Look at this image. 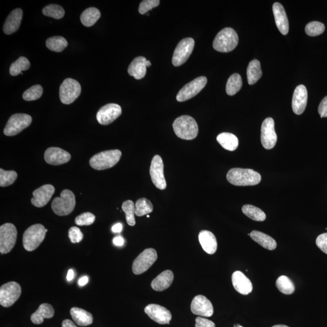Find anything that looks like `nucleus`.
Here are the masks:
<instances>
[{"instance_id":"41","label":"nucleus","mask_w":327,"mask_h":327,"mask_svg":"<svg viewBox=\"0 0 327 327\" xmlns=\"http://www.w3.org/2000/svg\"><path fill=\"white\" fill-rule=\"evenodd\" d=\"M43 14L47 17L55 19H61L64 17L65 11L62 6L57 5H49L43 9Z\"/></svg>"},{"instance_id":"55","label":"nucleus","mask_w":327,"mask_h":327,"mask_svg":"<svg viewBox=\"0 0 327 327\" xmlns=\"http://www.w3.org/2000/svg\"><path fill=\"white\" fill-rule=\"evenodd\" d=\"M74 278V272L72 270H69L68 273V275H67V280L68 281H71Z\"/></svg>"},{"instance_id":"54","label":"nucleus","mask_w":327,"mask_h":327,"mask_svg":"<svg viewBox=\"0 0 327 327\" xmlns=\"http://www.w3.org/2000/svg\"><path fill=\"white\" fill-rule=\"evenodd\" d=\"M88 278L87 276H85L79 279L78 284L80 286H84V285H86L88 283Z\"/></svg>"},{"instance_id":"14","label":"nucleus","mask_w":327,"mask_h":327,"mask_svg":"<svg viewBox=\"0 0 327 327\" xmlns=\"http://www.w3.org/2000/svg\"><path fill=\"white\" fill-rule=\"evenodd\" d=\"M150 174L152 182L157 188L160 190L166 189L167 183L164 174V163L160 155H155L152 159Z\"/></svg>"},{"instance_id":"19","label":"nucleus","mask_w":327,"mask_h":327,"mask_svg":"<svg viewBox=\"0 0 327 327\" xmlns=\"http://www.w3.org/2000/svg\"><path fill=\"white\" fill-rule=\"evenodd\" d=\"M191 311L196 315L202 317H211L214 312L211 302L203 295H198L193 298Z\"/></svg>"},{"instance_id":"35","label":"nucleus","mask_w":327,"mask_h":327,"mask_svg":"<svg viewBox=\"0 0 327 327\" xmlns=\"http://www.w3.org/2000/svg\"><path fill=\"white\" fill-rule=\"evenodd\" d=\"M46 46L53 52H61L68 45V41L64 37L55 36L49 38L46 40Z\"/></svg>"},{"instance_id":"48","label":"nucleus","mask_w":327,"mask_h":327,"mask_svg":"<svg viewBox=\"0 0 327 327\" xmlns=\"http://www.w3.org/2000/svg\"><path fill=\"white\" fill-rule=\"evenodd\" d=\"M316 244L319 249L327 254V233H322L317 236Z\"/></svg>"},{"instance_id":"1","label":"nucleus","mask_w":327,"mask_h":327,"mask_svg":"<svg viewBox=\"0 0 327 327\" xmlns=\"http://www.w3.org/2000/svg\"><path fill=\"white\" fill-rule=\"evenodd\" d=\"M227 179L234 186H255L261 182V176L252 169L234 168L228 171Z\"/></svg>"},{"instance_id":"3","label":"nucleus","mask_w":327,"mask_h":327,"mask_svg":"<svg viewBox=\"0 0 327 327\" xmlns=\"http://www.w3.org/2000/svg\"><path fill=\"white\" fill-rule=\"evenodd\" d=\"M239 38L232 28L226 27L216 36L213 43L214 48L220 52H229L236 48Z\"/></svg>"},{"instance_id":"11","label":"nucleus","mask_w":327,"mask_h":327,"mask_svg":"<svg viewBox=\"0 0 327 327\" xmlns=\"http://www.w3.org/2000/svg\"><path fill=\"white\" fill-rule=\"evenodd\" d=\"M21 294L20 284L14 281L8 282L0 288V304L4 307H10L17 301Z\"/></svg>"},{"instance_id":"10","label":"nucleus","mask_w":327,"mask_h":327,"mask_svg":"<svg viewBox=\"0 0 327 327\" xmlns=\"http://www.w3.org/2000/svg\"><path fill=\"white\" fill-rule=\"evenodd\" d=\"M157 259L156 250L151 248L144 250L133 262V274L136 275L143 274L151 267Z\"/></svg>"},{"instance_id":"20","label":"nucleus","mask_w":327,"mask_h":327,"mask_svg":"<svg viewBox=\"0 0 327 327\" xmlns=\"http://www.w3.org/2000/svg\"><path fill=\"white\" fill-rule=\"evenodd\" d=\"M71 159L69 152L59 147H49L44 153V160L47 164L59 166L68 163Z\"/></svg>"},{"instance_id":"56","label":"nucleus","mask_w":327,"mask_h":327,"mask_svg":"<svg viewBox=\"0 0 327 327\" xmlns=\"http://www.w3.org/2000/svg\"><path fill=\"white\" fill-rule=\"evenodd\" d=\"M272 327H289V326L285 325H276L273 326Z\"/></svg>"},{"instance_id":"38","label":"nucleus","mask_w":327,"mask_h":327,"mask_svg":"<svg viewBox=\"0 0 327 327\" xmlns=\"http://www.w3.org/2000/svg\"><path fill=\"white\" fill-rule=\"evenodd\" d=\"M154 211V206L148 199L142 198L137 200L135 204V215L142 217L151 214Z\"/></svg>"},{"instance_id":"7","label":"nucleus","mask_w":327,"mask_h":327,"mask_svg":"<svg viewBox=\"0 0 327 327\" xmlns=\"http://www.w3.org/2000/svg\"><path fill=\"white\" fill-rule=\"evenodd\" d=\"M17 238V228L14 224L6 223L0 227V253L7 254L14 248Z\"/></svg>"},{"instance_id":"42","label":"nucleus","mask_w":327,"mask_h":327,"mask_svg":"<svg viewBox=\"0 0 327 327\" xmlns=\"http://www.w3.org/2000/svg\"><path fill=\"white\" fill-rule=\"evenodd\" d=\"M17 177V173L14 170L7 171L0 169V186L5 187L12 185Z\"/></svg>"},{"instance_id":"37","label":"nucleus","mask_w":327,"mask_h":327,"mask_svg":"<svg viewBox=\"0 0 327 327\" xmlns=\"http://www.w3.org/2000/svg\"><path fill=\"white\" fill-rule=\"evenodd\" d=\"M243 86V81L241 75L238 74L231 75L228 78L226 85L227 95L233 96L241 90Z\"/></svg>"},{"instance_id":"57","label":"nucleus","mask_w":327,"mask_h":327,"mask_svg":"<svg viewBox=\"0 0 327 327\" xmlns=\"http://www.w3.org/2000/svg\"><path fill=\"white\" fill-rule=\"evenodd\" d=\"M147 218H149V217H150V216L147 215Z\"/></svg>"},{"instance_id":"4","label":"nucleus","mask_w":327,"mask_h":327,"mask_svg":"<svg viewBox=\"0 0 327 327\" xmlns=\"http://www.w3.org/2000/svg\"><path fill=\"white\" fill-rule=\"evenodd\" d=\"M122 156V152L117 149L101 152L91 158L90 166L97 170L110 169L118 163Z\"/></svg>"},{"instance_id":"36","label":"nucleus","mask_w":327,"mask_h":327,"mask_svg":"<svg viewBox=\"0 0 327 327\" xmlns=\"http://www.w3.org/2000/svg\"><path fill=\"white\" fill-rule=\"evenodd\" d=\"M243 214L252 220L263 221L265 220L266 215L262 210L252 205H244L242 208Z\"/></svg>"},{"instance_id":"44","label":"nucleus","mask_w":327,"mask_h":327,"mask_svg":"<svg viewBox=\"0 0 327 327\" xmlns=\"http://www.w3.org/2000/svg\"><path fill=\"white\" fill-rule=\"evenodd\" d=\"M325 26L319 21H312L306 27V33L308 36L316 37L322 34L325 31Z\"/></svg>"},{"instance_id":"32","label":"nucleus","mask_w":327,"mask_h":327,"mask_svg":"<svg viewBox=\"0 0 327 327\" xmlns=\"http://www.w3.org/2000/svg\"><path fill=\"white\" fill-rule=\"evenodd\" d=\"M262 75L261 63L257 60L250 62L247 68V80L250 85L255 84L261 78Z\"/></svg>"},{"instance_id":"21","label":"nucleus","mask_w":327,"mask_h":327,"mask_svg":"<svg viewBox=\"0 0 327 327\" xmlns=\"http://www.w3.org/2000/svg\"><path fill=\"white\" fill-rule=\"evenodd\" d=\"M308 100L307 88L304 85H299L295 88L293 99H292V109L296 115H301L306 109Z\"/></svg>"},{"instance_id":"28","label":"nucleus","mask_w":327,"mask_h":327,"mask_svg":"<svg viewBox=\"0 0 327 327\" xmlns=\"http://www.w3.org/2000/svg\"><path fill=\"white\" fill-rule=\"evenodd\" d=\"M54 313H55V311H54L51 305L46 303L42 304L40 305L36 312L32 314L31 321L34 324H41L43 322L44 319L52 318Z\"/></svg>"},{"instance_id":"23","label":"nucleus","mask_w":327,"mask_h":327,"mask_svg":"<svg viewBox=\"0 0 327 327\" xmlns=\"http://www.w3.org/2000/svg\"><path fill=\"white\" fill-rule=\"evenodd\" d=\"M233 287L241 294L247 295L253 290L252 282L240 271L234 272L231 276Z\"/></svg>"},{"instance_id":"17","label":"nucleus","mask_w":327,"mask_h":327,"mask_svg":"<svg viewBox=\"0 0 327 327\" xmlns=\"http://www.w3.org/2000/svg\"><path fill=\"white\" fill-rule=\"evenodd\" d=\"M144 312L151 319L161 325L169 324L172 317L169 310L158 304L148 305Z\"/></svg>"},{"instance_id":"24","label":"nucleus","mask_w":327,"mask_h":327,"mask_svg":"<svg viewBox=\"0 0 327 327\" xmlns=\"http://www.w3.org/2000/svg\"><path fill=\"white\" fill-rule=\"evenodd\" d=\"M273 12L276 26H277L279 32L282 34L287 35L289 31V24L286 12L280 3H275L273 5Z\"/></svg>"},{"instance_id":"52","label":"nucleus","mask_w":327,"mask_h":327,"mask_svg":"<svg viewBox=\"0 0 327 327\" xmlns=\"http://www.w3.org/2000/svg\"><path fill=\"white\" fill-rule=\"evenodd\" d=\"M122 230L123 225L121 223H117L114 225L112 228V231L115 233L122 232Z\"/></svg>"},{"instance_id":"50","label":"nucleus","mask_w":327,"mask_h":327,"mask_svg":"<svg viewBox=\"0 0 327 327\" xmlns=\"http://www.w3.org/2000/svg\"><path fill=\"white\" fill-rule=\"evenodd\" d=\"M318 112L321 118L327 117V96L323 98L319 104Z\"/></svg>"},{"instance_id":"16","label":"nucleus","mask_w":327,"mask_h":327,"mask_svg":"<svg viewBox=\"0 0 327 327\" xmlns=\"http://www.w3.org/2000/svg\"><path fill=\"white\" fill-rule=\"evenodd\" d=\"M261 132V139L263 147L267 150L274 148L278 139L275 130L274 119L267 118L263 121Z\"/></svg>"},{"instance_id":"5","label":"nucleus","mask_w":327,"mask_h":327,"mask_svg":"<svg viewBox=\"0 0 327 327\" xmlns=\"http://www.w3.org/2000/svg\"><path fill=\"white\" fill-rule=\"evenodd\" d=\"M47 230L42 224L31 225L24 231L23 236V244L27 252H33L39 247L45 238Z\"/></svg>"},{"instance_id":"45","label":"nucleus","mask_w":327,"mask_h":327,"mask_svg":"<svg viewBox=\"0 0 327 327\" xmlns=\"http://www.w3.org/2000/svg\"><path fill=\"white\" fill-rule=\"evenodd\" d=\"M95 216L91 212H85L80 215L78 216L75 218V224L79 226H84V225H91L94 223L95 221Z\"/></svg>"},{"instance_id":"26","label":"nucleus","mask_w":327,"mask_h":327,"mask_svg":"<svg viewBox=\"0 0 327 327\" xmlns=\"http://www.w3.org/2000/svg\"><path fill=\"white\" fill-rule=\"evenodd\" d=\"M199 241L203 250L209 255H213L217 252L218 243L214 234L208 230L200 231L198 236Z\"/></svg>"},{"instance_id":"29","label":"nucleus","mask_w":327,"mask_h":327,"mask_svg":"<svg viewBox=\"0 0 327 327\" xmlns=\"http://www.w3.org/2000/svg\"><path fill=\"white\" fill-rule=\"evenodd\" d=\"M70 313L74 322L79 326H85L93 323V316L85 310L78 307H73L70 311Z\"/></svg>"},{"instance_id":"18","label":"nucleus","mask_w":327,"mask_h":327,"mask_svg":"<svg viewBox=\"0 0 327 327\" xmlns=\"http://www.w3.org/2000/svg\"><path fill=\"white\" fill-rule=\"evenodd\" d=\"M55 191V187L51 184H46L39 187L33 193L34 198L31 199L32 204L39 208L44 207L48 204Z\"/></svg>"},{"instance_id":"43","label":"nucleus","mask_w":327,"mask_h":327,"mask_svg":"<svg viewBox=\"0 0 327 327\" xmlns=\"http://www.w3.org/2000/svg\"><path fill=\"white\" fill-rule=\"evenodd\" d=\"M43 88L41 85L37 84L33 85L24 92L23 95V99L25 101H35L42 96Z\"/></svg>"},{"instance_id":"47","label":"nucleus","mask_w":327,"mask_h":327,"mask_svg":"<svg viewBox=\"0 0 327 327\" xmlns=\"http://www.w3.org/2000/svg\"><path fill=\"white\" fill-rule=\"evenodd\" d=\"M83 234L77 227H72L69 230V237L72 243H79L83 239Z\"/></svg>"},{"instance_id":"58","label":"nucleus","mask_w":327,"mask_h":327,"mask_svg":"<svg viewBox=\"0 0 327 327\" xmlns=\"http://www.w3.org/2000/svg\"><path fill=\"white\" fill-rule=\"evenodd\" d=\"M237 327H243V326H241V325H240V326H237Z\"/></svg>"},{"instance_id":"40","label":"nucleus","mask_w":327,"mask_h":327,"mask_svg":"<svg viewBox=\"0 0 327 327\" xmlns=\"http://www.w3.org/2000/svg\"><path fill=\"white\" fill-rule=\"evenodd\" d=\"M122 209L126 214L127 223L130 226H134L136 224L135 215V205L131 200H128L123 202Z\"/></svg>"},{"instance_id":"31","label":"nucleus","mask_w":327,"mask_h":327,"mask_svg":"<svg viewBox=\"0 0 327 327\" xmlns=\"http://www.w3.org/2000/svg\"><path fill=\"white\" fill-rule=\"evenodd\" d=\"M217 141L225 150L234 151L239 145L236 136L230 133H222L217 136Z\"/></svg>"},{"instance_id":"6","label":"nucleus","mask_w":327,"mask_h":327,"mask_svg":"<svg viewBox=\"0 0 327 327\" xmlns=\"http://www.w3.org/2000/svg\"><path fill=\"white\" fill-rule=\"evenodd\" d=\"M75 196L71 190H63L60 197H56L52 203V211L58 216L71 214L75 207Z\"/></svg>"},{"instance_id":"22","label":"nucleus","mask_w":327,"mask_h":327,"mask_svg":"<svg viewBox=\"0 0 327 327\" xmlns=\"http://www.w3.org/2000/svg\"><path fill=\"white\" fill-rule=\"evenodd\" d=\"M151 63L145 57H136L129 66V74L136 79L143 78L147 72V67H151Z\"/></svg>"},{"instance_id":"34","label":"nucleus","mask_w":327,"mask_h":327,"mask_svg":"<svg viewBox=\"0 0 327 327\" xmlns=\"http://www.w3.org/2000/svg\"><path fill=\"white\" fill-rule=\"evenodd\" d=\"M276 286L279 291L285 294H293L295 290L293 282L287 276H279L276 280Z\"/></svg>"},{"instance_id":"39","label":"nucleus","mask_w":327,"mask_h":327,"mask_svg":"<svg viewBox=\"0 0 327 327\" xmlns=\"http://www.w3.org/2000/svg\"><path fill=\"white\" fill-rule=\"evenodd\" d=\"M31 63L26 57L21 56L12 63L10 67V74L12 76H17L21 74L22 71L29 69Z\"/></svg>"},{"instance_id":"13","label":"nucleus","mask_w":327,"mask_h":327,"mask_svg":"<svg viewBox=\"0 0 327 327\" xmlns=\"http://www.w3.org/2000/svg\"><path fill=\"white\" fill-rule=\"evenodd\" d=\"M207 79L205 77H200L193 79L189 83L184 85L177 94L176 100L179 102H184L191 99L198 94L207 84Z\"/></svg>"},{"instance_id":"27","label":"nucleus","mask_w":327,"mask_h":327,"mask_svg":"<svg viewBox=\"0 0 327 327\" xmlns=\"http://www.w3.org/2000/svg\"><path fill=\"white\" fill-rule=\"evenodd\" d=\"M173 279V273L169 270H167V271L162 272L152 281L151 287L154 290L157 291L166 290L172 284Z\"/></svg>"},{"instance_id":"46","label":"nucleus","mask_w":327,"mask_h":327,"mask_svg":"<svg viewBox=\"0 0 327 327\" xmlns=\"http://www.w3.org/2000/svg\"><path fill=\"white\" fill-rule=\"evenodd\" d=\"M160 2L159 0H144L142 1L139 6V12L142 15L147 13L152 9L157 7L160 5Z\"/></svg>"},{"instance_id":"12","label":"nucleus","mask_w":327,"mask_h":327,"mask_svg":"<svg viewBox=\"0 0 327 327\" xmlns=\"http://www.w3.org/2000/svg\"><path fill=\"white\" fill-rule=\"evenodd\" d=\"M194 46L195 41L192 38H186L181 41L173 53V65L179 67L185 63L191 55Z\"/></svg>"},{"instance_id":"9","label":"nucleus","mask_w":327,"mask_h":327,"mask_svg":"<svg viewBox=\"0 0 327 327\" xmlns=\"http://www.w3.org/2000/svg\"><path fill=\"white\" fill-rule=\"evenodd\" d=\"M81 92V85L77 80L72 78H67L60 85V100L63 104H71L77 99Z\"/></svg>"},{"instance_id":"53","label":"nucleus","mask_w":327,"mask_h":327,"mask_svg":"<svg viewBox=\"0 0 327 327\" xmlns=\"http://www.w3.org/2000/svg\"><path fill=\"white\" fill-rule=\"evenodd\" d=\"M62 327H77L75 323L69 319H65L62 322Z\"/></svg>"},{"instance_id":"33","label":"nucleus","mask_w":327,"mask_h":327,"mask_svg":"<svg viewBox=\"0 0 327 327\" xmlns=\"http://www.w3.org/2000/svg\"><path fill=\"white\" fill-rule=\"evenodd\" d=\"M101 17V12L97 8H90L82 12L80 19L82 24L85 27L93 26Z\"/></svg>"},{"instance_id":"8","label":"nucleus","mask_w":327,"mask_h":327,"mask_svg":"<svg viewBox=\"0 0 327 327\" xmlns=\"http://www.w3.org/2000/svg\"><path fill=\"white\" fill-rule=\"evenodd\" d=\"M33 122L30 115L25 113H15L9 119L4 129L6 136H13L28 128Z\"/></svg>"},{"instance_id":"25","label":"nucleus","mask_w":327,"mask_h":327,"mask_svg":"<svg viewBox=\"0 0 327 327\" xmlns=\"http://www.w3.org/2000/svg\"><path fill=\"white\" fill-rule=\"evenodd\" d=\"M23 14V11L20 8L14 9L9 14L3 26V31L5 34L11 35L17 31L20 26Z\"/></svg>"},{"instance_id":"51","label":"nucleus","mask_w":327,"mask_h":327,"mask_svg":"<svg viewBox=\"0 0 327 327\" xmlns=\"http://www.w3.org/2000/svg\"><path fill=\"white\" fill-rule=\"evenodd\" d=\"M113 243L114 245H115L116 246H123L124 244H125V240H124L123 237L122 236H116L114 238Z\"/></svg>"},{"instance_id":"2","label":"nucleus","mask_w":327,"mask_h":327,"mask_svg":"<svg viewBox=\"0 0 327 327\" xmlns=\"http://www.w3.org/2000/svg\"><path fill=\"white\" fill-rule=\"evenodd\" d=\"M173 128L177 137L185 140L194 139L199 132L198 124L189 115H183L174 120Z\"/></svg>"},{"instance_id":"49","label":"nucleus","mask_w":327,"mask_h":327,"mask_svg":"<svg viewBox=\"0 0 327 327\" xmlns=\"http://www.w3.org/2000/svg\"><path fill=\"white\" fill-rule=\"evenodd\" d=\"M195 327H215V324L212 320L198 317L196 319Z\"/></svg>"},{"instance_id":"15","label":"nucleus","mask_w":327,"mask_h":327,"mask_svg":"<svg viewBox=\"0 0 327 327\" xmlns=\"http://www.w3.org/2000/svg\"><path fill=\"white\" fill-rule=\"evenodd\" d=\"M122 113V107L118 104H107L98 110L97 120L101 125L107 126L118 118Z\"/></svg>"},{"instance_id":"30","label":"nucleus","mask_w":327,"mask_h":327,"mask_svg":"<svg viewBox=\"0 0 327 327\" xmlns=\"http://www.w3.org/2000/svg\"><path fill=\"white\" fill-rule=\"evenodd\" d=\"M250 236L253 241L266 250H274L277 247V243L274 238L261 231H252Z\"/></svg>"}]
</instances>
